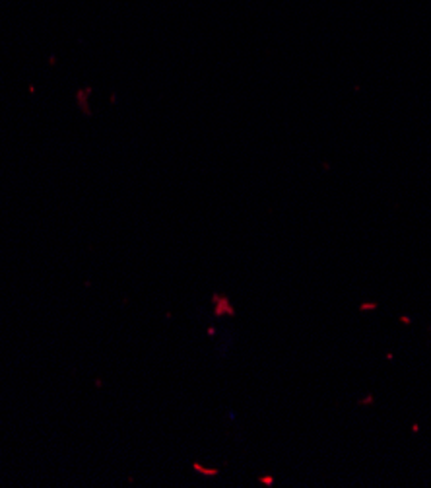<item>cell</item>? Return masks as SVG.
Listing matches in <instances>:
<instances>
[{
    "label": "cell",
    "mask_w": 431,
    "mask_h": 488,
    "mask_svg": "<svg viewBox=\"0 0 431 488\" xmlns=\"http://www.w3.org/2000/svg\"><path fill=\"white\" fill-rule=\"evenodd\" d=\"M261 483H266V485L270 487V485H272V479H270V477H264V479H261Z\"/></svg>",
    "instance_id": "obj_3"
},
{
    "label": "cell",
    "mask_w": 431,
    "mask_h": 488,
    "mask_svg": "<svg viewBox=\"0 0 431 488\" xmlns=\"http://www.w3.org/2000/svg\"><path fill=\"white\" fill-rule=\"evenodd\" d=\"M373 403H375V397H373L371 393H369L367 397H363V399H359V401H357V405H359V407H367V405H373Z\"/></svg>",
    "instance_id": "obj_2"
},
{
    "label": "cell",
    "mask_w": 431,
    "mask_h": 488,
    "mask_svg": "<svg viewBox=\"0 0 431 488\" xmlns=\"http://www.w3.org/2000/svg\"><path fill=\"white\" fill-rule=\"evenodd\" d=\"M377 308H379L377 302H365V304L359 306V312H375Z\"/></svg>",
    "instance_id": "obj_1"
}]
</instances>
